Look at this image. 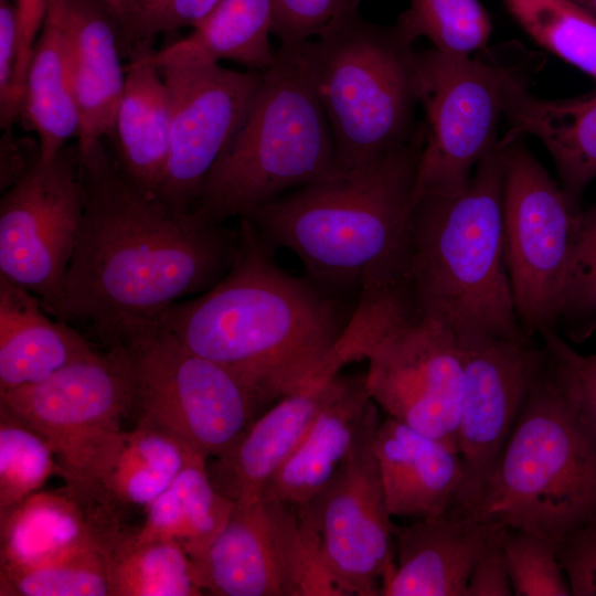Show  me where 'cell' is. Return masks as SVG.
I'll use <instances>...</instances> for the list:
<instances>
[{"mask_svg": "<svg viewBox=\"0 0 596 596\" xmlns=\"http://www.w3.org/2000/svg\"><path fill=\"white\" fill-rule=\"evenodd\" d=\"M1 596H111L107 563L96 544L26 567H0Z\"/></svg>", "mask_w": 596, "mask_h": 596, "instance_id": "33", "label": "cell"}, {"mask_svg": "<svg viewBox=\"0 0 596 596\" xmlns=\"http://www.w3.org/2000/svg\"><path fill=\"white\" fill-rule=\"evenodd\" d=\"M504 259L521 326L562 321L582 211L519 138L502 141Z\"/></svg>", "mask_w": 596, "mask_h": 596, "instance_id": "11", "label": "cell"}, {"mask_svg": "<svg viewBox=\"0 0 596 596\" xmlns=\"http://www.w3.org/2000/svg\"><path fill=\"white\" fill-rule=\"evenodd\" d=\"M462 365L458 430L464 479L449 511L477 519L487 482L544 354L533 337L457 338Z\"/></svg>", "mask_w": 596, "mask_h": 596, "instance_id": "15", "label": "cell"}, {"mask_svg": "<svg viewBox=\"0 0 596 596\" xmlns=\"http://www.w3.org/2000/svg\"><path fill=\"white\" fill-rule=\"evenodd\" d=\"M96 350L34 294L0 275V391L41 382Z\"/></svg>", "mask_w": 596, "mask_h": 596, "instance_id": "23", "label": "cell"}, {"mask_svg": "<svg viewBox=\"0 0 596 596\" xmlns=\"http://www.w3.org/2000/svg\"><path fill=\"white\" fill-rule=\"evenodd\" d=\"M81 161L84 213L55 318L108 350L222 280L237 254L238 227L142 191L102 140Z\"/></svg>", "mask_w": 596, "mask_h": 596, "instance_id": "1", "label": "cell"}, {"mask_svg": "<svg viewBox=\"0 0 596 596\" xmlns=\"http://www.w3.org/2000/svg\"><path fill=\"white\" fill-rule=\"evenodd\" d=\"M196 454L169 430L136 419L99 482L98 497L124 515L131 509L146 510Z\"/></svg>", "mask_w": 596, "mask_h": 596, "instance_id": "30", "label": "cell"}, {"mask_svg": "<svg viewBox=\"0 0 596 596\" xmlns=\"http://www.w3.org/2000/svg\"><path fill=\"white\" fill-rule=\"evenodd\" d=\"M113 15L116 18L118 25L123 22L125 19L131 0H103Z\"/></svg>", "mask_w": 596, "mask_h": 596, "instance_id": "46", "label": "cell"}, {"mask_svg": "<svg viewBox=\"0 0 596 596\" xmlns=\"http://www.w3.org/2000/svg\"><path fill=\"white\" fill-rule=\"evenodd\" d=\"M19 20L18 89L23 97L28 65L50 0H13Z\"/></svg>", "mask_w": 596, "mask_h": 596, "instance_id": "43", "label": "cell"}, {"mask_svg": "<svg viewBox=\"0 0 596 596\" xmlns=\"http://www.w3.org/2000/svg\"><path fill=\"white\" fill-rule=\"evenodd\" d=\"M237 227V254L224 278L155 321L228 370L268 408L320 377L356 304L280 267L247 219Z\"/></svg>", "mask_w": 596, "mask_h": 596, "instance_id": "2", "label": "cell"}, {"mask_svg": "<svg viewBox=\"0 0 596 596\" xmlns=\"http://www.w3.org/2000/svg\"><path fill=\"white\" fill-rule=\"evenodd\" d=\"M0 405L49 443L66 486L93 496L123 443L132 389L120 358L96 350L41 382L0 391Z\"/></svg>", "mask_w": 596, "mask_h": 596, "instance_id": "10", "label": "cell"}, {"mask_svg": "<svg viewBox=\"0 0 596 596\" xmlns=\"http://www.w3.org/2000/svg\"><path fill=\"white\" fill-rule=\"evenodd\" d=\"M337 375L320 376L265 409L222 456L206 462L215 489L234 502L259 498L302 440Z\"/></svg>", "mask_w": 596, "mask_h": 596, "instance_id": "18", "label": "cell"}, {"mask_svg": "<svg viewBox=\"0 0 596 596\" xmlns=\"http://www.w3.org/2000/svg\"><path fill=\"white\" fill-rule=\"evenodd\" d=\"M507 142L524 134L541 140L556 166L562 188L578 203L596 178V94L549 100L533 96L526 78L512 68L504 86Z\"/></svg>", "mask_w": 596, "mask_h": 596, "instance_id": "22", "label": "cell"}, {"mask_svg": "<svg viewBox=\"0 0 596 596\" xmlns=\"http://www.w3.org/2000/svg\"><path fill=\"white\" fill-rule=\"evenodd\" d=\"M91 544L97 545L94 510L70 486L0 511V567L38 565Z\"/></svg>", "mask_w": 596, "mask_h": 596, "instance_id": "26", "label": "cell"}, {"mask_svg": "<svg viewBox=\"0 0 596 596\" xmlns=\"http://www.w3.org/2000/svg\"><path fill=\"white\" fill-rule=\"evenodd\" d=\"M380 421L372 401L337 471L307 503L297 507L348 596H380L395 566L396 525L373 444Z\"/></svg>", "mask_w": 596, "mask_h": 596, "instance_id": "13", "label": "cell"}, {"mask_svg": "<svg viewBox=\"0 0 596 596\" xmlns=\"http://www.w3.org/2000/svg\"><path fill=\"white\" fill-rule=\"evenodd\" d=\"M345 0H272V34L280 46L296 47L316 38Z\"/></svg>", "mask_w": 596, "mask_h": 596, "instance_id": "39", "label": "cell"}, {"mask_svg": "<svg viewBox=\"0 0 596 596\" xmlns=\"http://www.w3.org/2000/svg\"><path fill=\"white\" fill-rule=\"evenodd\" d=\"M106 351L128 372L131 415L174 434L206 460L225 454L266 409L228 370L190 351L156 321Z\"/></svg>", "mask_w": 596, "mask_h": 596, "instance_id": "9", "label": "cell"}, {"mask_svg": "<svg viewBox=\"0 0 596 596\" xmlns=\"http://www.w3.org/2000/svg\"><path fill=\"white\" fill-rule=\"evenodd\" d=\"M40 159L39 142L19 139L6 130L0 143V188L4 192Z\"/></svg>", "mask_w": 596, "mask_h": 596, "instance_id": "44", "label": "cell"}, {"mask_svg": "<svg viewBox=\"0 0 596 596\" xmlns=\"http://www.w3.org/2000/svg\"><path fill=\"white\" fill-rule=\"evenodd\" d=\"M305 551L295 505L268 491L234 502L204 554L194 561L203 592L217 596H298Z\"/></svg>", "mask_w": 596, "mask_h": 596, "instance_id": "17", "label": "cell"}, {"mask_svg": "<svg viewBox=\"0 0 596 596\" xmlns=\"http://www.w3.org/2000/svg\"><path fill=\"white\" fill-rule=\"evenodd\" d=\"M373 444L393 517L417 520L449 511L465 473L458 450L387 416Z\"/></svg>", "mask_w": 596, "mask_h": 596, "instance_id": "21", "label": "cell"}, {"mask_svg": "<svg viewBox=\"0 0 596 596\" xmlns=\"http://www.w3.org/2000/svg\"><path fill=\"white\" fill-rule=\"evenodd\" d=\"M596 326V204L582 211L562 321Z\"/></svg>", "mask_w": 596, "mask_h": 596, "instance_id": "38", "label": "cell"}, {"mask_svg": "<svg viewBox=\"0 0 596 596\" xmlns=\"http://www.w3.org/2000/svg\"><path fill=\"white\" fill-rule=\"evenodd\" d=\"M153 41L128 52L124 92L114 131L117 164L145 192L157 194L170 152V99L163 77L149 60Z\"/></svg>", "mask_w": 596, "mask_h": 596, "instance_id": "24", "label": "cell"}, {"mask_svg": "<svg viewBox=\"0 0 596 596\" xmlns=\"http://www.w3.org/2000/svg\"><path fill=\"white\" fill-rule=\"evenodd\" d=\"M425 120L379 159L292 190L245 216L273 249L301 262L326 294L356 304L361 294L403 276Z\"/></svg>", "mask_w": 596, "mask_h": 596, "instance_id": "3", "label": "cell"}, {"mask_svg": "<svg viewBox=\"0 0 596 596\" xmlns=\"http://www.w3.org/2000/svg\"><path fill=\"white\" fill-rule=\"evenodd\" d=\"M206 462L199 454L191 457L172 483L151 502L137 529L138 541L177 542L193 562L204 554L234 507V501L213 486Z\"/></svg>", "mask_w": 596, "mask_h": 596, "instance_id": "29", "label": "cell"}, {"mask_svg": "<svg viewBox=\"0 0 596 596\" xmlns=\"http://www.w3.org/2000/svg\"><path fill=\"white\" fill-rule=\"evenodd\" d=\"M504 529L498 525L490 535L471 571L466 596L513 595L502 542Z\"/></svg>", "mask_w": 596, "mask_h": 596, "instance_id": "42", "label": "cell"}, {"mask_svg": "<svg viewBox=\"0 0 596 596\" xmlns=\"http://www.w3.org/2000/svg\"><path fill=\"white\" fill-rule=\"evenodd\" d=\"M503 550L515 596H570L555 547L524 530L504 529Z\"/></svg>", "mask_w": 596, "mask_h": 596, "instance_id": "36", "label": "cell"}, {"mask_svg": "<svg viewBox=\"0 0 596 596\" xmlns=\"http://www.w3.org/2000/svg\"><path fill=\"white\" fill-rule=\"evenodd\" d=\"M342 170L298 46H280L192 211L206 222L224 224Z\"/></svg>", "mask_w": 596, "mask_h": 596, "instance_id": "7", "label": "cell"}, {"mask_svg": "<svg viewBox=\"0 0 596 596\" xmlns=\"http://www.w3.org/2000/svg\"><path fill=\"white\" fill-rule=\"evenodd\" d=\"M485 488L477 519L555 550L596 522V421L572 365L550 344Z\"/></svg>", "mask_w": 596, "mask_h": 596, "instance_id": "5", "label": "cell"}, {"mask_svg": "<svg viewBox=\"0 0 596 596\" xmlns=\"http://www.w3.org/2000/svg\"><path fill=\"white\" fill-rule=\"evenodd\" d=\"M541 46L596 79V18L570 0H503Z\"/></svg>", "mask_w": 596, "mask_h": 596, "instance_id": "32", "label": "cell"}, {"mask_svg": "<svg viewBox=\"0 0 596 596\" xmlns=\"http://www.w3.org/2000/svg\"><path fill=\"white\" fill-rule=\"evenodd\" d=\"M541 337L545 343L554 348L574 369L579 381L585 405L596 421V354H579L564 342L555 331H547Z\"/></svg>", "mask_w": 596, "mask_h": 596, "instance_id": "45", "label": "cell"}, {"mask_svg": "<svg viewBox=\"0 0 596 596\" xmlns=\"http://www.w3.org/2000/svg\"><path fill=\"white\" fill-rule=\"evenodd\" d=\"M220 0H131L129 10L119 24L124 56L143 41L181 28H194Z\"/></svg>", "mask_w": 596, "mask_h": 596, "instance_id": "37", "label": "cell"}, {"mask_svg": "<svg viewBox=\"0 0 596 596\" xmlns=\"http://www.w3.org/2000/svg\"><path fill=\"white\" fill-rule=\"evenodd\" d=\"M83 152L113 135L126 71L119 25L103 0H60Z\"/></svg>", "mask_w": 596, "mask_h": 596, "instance_id": "20", "label": "cell"}, {"mask_svg": "<svg viewBox=\"0 0 596 596\" xmlns=\"http://www.w3.org/2000/svg\"><path fill=\"white\" fill-rule=\"evenodd\" d=\"M501 143L453 193L414 198L403 277L418 312L456 338L525 339L504 259Z\"/></svg>", "mask_w": 596, "mask_h": 596, "instance_id": "4", "label": "cell"}, {"mask_svg": "<svg viewBox=\"0 0 596 596\" xmlns=\"http://www.w3.org/2000/svg\"><path fill=\"white\" fill-rule=\"evenodd\" d=\"M85 205L78 145L40 159L0 200V275L55 317Z\"/></svg>", "mask_w": 596, "mask_h": 596, "instance_id": "14", "label": "cell"}, {"mask_svg": "<svg viewBox=\"0 0 596 596\" xmlns=\"http://www.w3.org/2000/svg\"><path fill=\"white\" fill-rule=\"evenodd\" d=\"M19 20L13 0H0V126L10 130L19 118L22 97L18 89Z\"/></svg>", "mask_w": 596, "mask_h": 596, "instance_id": "40", "label": "cell"}, {"mask_svg": "<svg viewBox=\"0 0 596 596\" xmlns=\"http://www.w3.org/2000/svg\"><path fill=\"white\" fill-rule=\"evenodd\" d=\"M19 118L36 134L43 162L53 159L72 138H78L81 116L60 0L49 1L28 65Z\"/></svg>", "mask_w": 596, "mask_h": 596, "instance_id": "27", "label": "cell"}, {"mask_svg": "<svg viewBox=\"0 0 596 596\" xmlns=\"http://www.w3.org/2000/svg\"><path fill=\"white\" fill-rule=\"evenodd\" d=\"M396 22L413 41L425 36L435 50L454 56L483 49L492 31L479 0H409Z\"/></svg>", "mask_w": 596, "mask_h": 596, "instance_id": "34", "label": "cell"}, {"mask_svg": "<svg viewBox=\"0 0 596 596\" xmlns=\"http://www.w3.org/2000/svg\"><path fill=\"white\" fill-rule=\"evenodd\" d=\"M418 62L426 139L415 196L457 192L500 141L498 125L512 67L435 49L418 52Z\"/></svg>", "mask_w": 596, "mask_h": 596, "instance_id": "12", "label": "cell"}, {"mask_svg": "<svg viewBox=\"0 0 596 596\" xmlns=\"http://www.w3.org/2000/svg\"><path fill=\"white\" fill-rule=\"evenodd\" d=\"M272 14V0H220L188 35L152 49L148 60L158 68L233 61L265 72L275 61L269 44Z\"/></svg>", "mask_w": 596, "mask_h": 596, "instance_id": "28", "label": "cell"}, {"mask_svg": "<svg viewBox=\"0 0 596 596\" xmlns=\"http://www.w3.org/2000/svg\"><path fill=\"white\" fill-rule=\"evenodd\" d=\"M136 532L119 536L103 551L111 596L204 594L194 562L177 542H141Z\"/></svg>", "mask_w": 596, "mask_h": 596, "instance_id": "31", "label": "cell"}, {"mask_svg": "<svg viewBox=\"0 0 596 596\" xmlns=\"http://www.w3.org/2000/svg\"><path fill=\"white\" fill-rule=\"evenodd\" d=\"M359 3L345 0L316 38L298 46L343 170L405 145L418 124L422 93L415 41L397 22L368 21Z\"/></svg>", "mask_w": 596, "mask_h": 596, "instance_id": "6", "label": "cell"}, {"mask_svg": "<svg viewBox=\"0 0 596 596\" xmlns=\"http://www.w3.org/2000/svg\"><path fill=\"white\" fill-rule=\"evenodd\" d=\"M170 99V152L157 195L192 211L203 183L243 121L263 72L221 64L159 67Z\"/></svg>", "mask_w": 596, "mask_h": 596, "instance_id": "16", "label": "cell"}, {"mask_svg": "<svg viewBox=\"0 0 596 596\" xmlns=\"http://www.w3.org/2000/svg\"><path fill=\"white\" fill-rule=\"evenodd\" d=\"M360 360L369 362L366 387L379 409L459 451L464 377L457 338L422 316L404 288L358 301L330 363L341 370Z\"/></svg>", "mask_w": 596, "mask_h": 596, "instance_id": "8", "label": "cell"}, {"mask_svg": "<svg viewBox=\"0 0 596 596\" xmlns=\"http://www.w3.org/2000/svg\"><path fill=\"white\" fill-rule=\"evenodd\" d=\"M497 526L451 511L395 526V566L380 596H466L471 571Z\"/></svg>", "mask_w": 596, "mask_h": 596, "instance_id": "19", "label": "cell"}, {"mask_svg": "<svg viewBox=\"0 0 596 596\" xmlns=\"http://www.w3.org/2000/svg\"><path fill=\"white\" fill-rule=\"evenodd\" d=\"M596 18V0H570Z\"/></svg>", "mask_w": 596, "mask_h": 596, "instance_id": "47", "label": "cell"}, {"mask_svg": "<svg viewBox=\"0 0 596 596\" xmlns=\"http://www.w3.org/2000/svg\"><path fill=\"white\" fill-rule=\"evenodd\" d=\"M571 595L596 596V522L568 533L556 547Z\"/></svg>", "mask_w": 596, "mask_h": 596, "instance_id": "41", "label": "cell"}, {"mask_svg": "<svg viewBox=\"0 0 596 596\" xmlns=\"http://www.w3.org/2000/svg\"><path fill=\"white\" fill-rule=\"evenodd\" d=\"M60 468L52 447L0 405V511L39 491Z\"/></svg>", "mask_w": 596, "mask_h": 596, "instance_id": "35", "label": "cell"}, {"mask_svg": "<svg viewBox=\"0 0 596 596\" xmlns=\"http://www.w3.org/2000/svg\"><path fill=\"white\" fill-rule=\"evenodd\" d=\"M371 402L365 373H339L302 440L264 491L295 507L307 503L330 480L351 450Z\"/></svg>", "mask_w": 596, "mask_h": 596, "instance_id": "25", "label": "cell"}]
</instances>
